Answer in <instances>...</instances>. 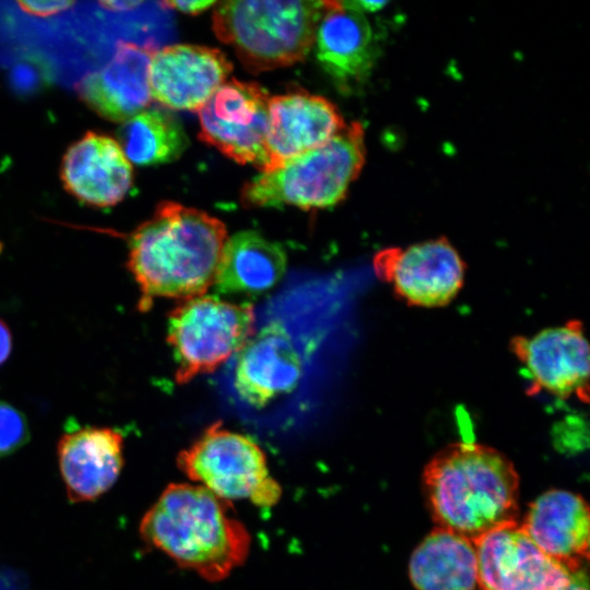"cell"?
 <instances>
[{
	"label": "cell",
	"instance_id": "26",
	"mask_svg": "<svg viewBox=\"0 0 590 590\" xmlns=\"http://www.w3.org/2000/svg\"><path fill=\"white\" fill-rule=\"evenodd\" d=\"M12 351V335L7 323L0 319V366L8 359Z\"/></svg>",
	"mask_w": 590,
	"mask_h": 590
},
{
	"label": "cell",
	"instance_id": "22",
	"mask_svg": "<svg viewBox=\"0 0 590 590\" xmlns=\"http://www.w3.org/2000/svg\"><path fill=\"white\" fill-rule=\"evenodd\" d=\"M117 137L126 157L138 166H155L177 160L188 137L173 115L150 108L122 122Z\"/></svg>",
	"mask_w": 590,
	"mask_h": 590
},
{
	"label": "cell",
	"instance_id": "16",
	"mask_svg": "<svg viewBox=\"0 0 590 590\" xmlns=\"http://www.w3.org/2000/svg\"><path fill=\"white\" fill-rule=\"evenodd\" d=\"M150 46L120 42L110 61L83 76L75 85L81 99L101 117L125 122L152 102Z\"/></svg>",
	"mask_w": 590,
	"mask_h": 590
},
{
	"label": "cell",
	"instance_id": "9",
	"mask_svg": "<svg viewBox=\"0 0 590 590\" xmlns=\"http://www.w3.org/2000/svg\"><path fill=\"white\" fill-rule=\"evenodd\" d=\"M373 268L398 297L420 307L449 304L461 290L465 273L464 261L445 237L385 248L374 256Z\"/></svg>",
	"mask_w": 590,
	"mask_h": 590
},
{
	"label": "cell",
	"instance_id": "18",
	"mask_svg": "<svg viewBox=\"0 0 590 590\" xmlns=\"http://www.w3.org/2000/svg\"><path fill=\"white\" fill-rule=\"evenodd\" d=\"M68 498L92 502L116 483L123 467L122 435L110 427L83 426L66 432L57 446Z\"/></svg>",
	"mask_w": 590,
	"mask_h": 590
},
{
	"label": "cell",
	"instance_id": "4",
	"mask_svg": "<svg viewBox=\"0 0 590 590\" xmlns=\"http://www.w3.org/2000/svg\"><path fill=\"white\" fill-rule=\"evenodd\" d=\"M365 132L353 121L324 144L244 185L246 208L328 209L340 203L365 164Z\"/></svg>",
	"mask_w": 590,
	"mask_h": 590
},
{
	"label": "cell",
	"instance_id": "10",
	"mask_svg": "<svg viewBox=\"0 0 590 590\" xmlns=\"http://www.w3.org/2000/svg\"><path fill=\"white\" fill-rule=\"evenodd\" d=\"M512 354L524 368L529 393L545 391L559 399L589 400V345L582 323L563 326L511 340Z\"/></svg>",
	"mask_w": 590,
	"mask_h": 590
},
{
	"label": "cell",
	"instance_id": "19",
	"mask_svg": "<svg viewBox=\"0 0 590 590\" xmlns=\"http://www.w3.org/2000/svg\"><path fill=\"white\" fill-rule=\"evenodd\" d=\"M534 544L570 573L589 557L590 516L581 496L565 489L541 494L521 526Z\"/></svg>",
	"mask_w": 590,
	"mask_h": 590
},
{
	"label": "cell",
	"instance_id": "24",
	"mask_svg": "<svg viewBox=\"0 0 590 590\" xmlns=\"http://www.w3.org/2000/svg\"><path fill=\"white\" fill-rule=\"evenodd\" d=\"M16 4L30 15L48 17L69 9L74 2L67 0L17 1Z\"/></svg>",
	"mask_w": 590,
	"mask_h": 590
},
{
	"label": "cell",
	"instance_id": "15",
	"mask_svg": "<svg viewBox=\"0 0 590 590\" xmlns=\"http://www.w3.org/2000/svg\"><path fill=\"white\" fill-rule=\"evenodd\" d=\"M314 46L320 67L344 92L362 85L376 61L377 48L369 21L342 1H326Z\"/></svg>",
	"mask_w": 590,
	"mask_h": 590
},
{
	"label": "cell",
	"instance_id": "6",
	"mask_svg": "<svg viewBox=\"0 0 590 590\" xmlns=\"http://www.w3.org/2000/svg\"><path fill=\"white\" fill-rule=\"evenodd\" d=\"M255 330L249 303H232L199 295L181 300L168 315L167 343L179 385L214 371L238 353Z\"/></svg>",
	"mask_w": 590,
	"mask_h": 590
},
{
	"label": "cell",
	"instance_id": "12",
	"mask_svg": "<svg viewBox=\"0 0 590 590\" xmlns=\"http://www.w3.org/2000/svg\"><path fill=\"white\" fill-rule=\"evenodd\" d=\"M346 123L329 99L306 91L269 97L264 172L309 152L338 134Z\"/></svg>",
	"mask_w": 590,
	"mask_h": 590
},
{
	"label": "cell",
	"instance_id": "13",
	"mask_svg": "<svg viewBox=\"0 0 590 590\" xmlns=\"http://www.w3.org/2000/svg\"><path fill=\"white\" fill-rule=\"evenodd\" d=\"M233 64L219 49L178 44L154 51L150 64L152 98L175 110L197 111L226 82Z\"/></svg>",
	"mask_w": 590,
	"mask_h": 590
},
{
	"label": "cell",
	"instance_id": "17",
	"mask_svg": "<svg viewBox=\"0 0 590 590\" xmlns=\"http://www.w3.org/2000/svg\"><path fill=\"white\" fill-rule=\"evenodd\" d=\"M302 376V362L285 327L271 322L245 342L238 352L234 386L256 408L290 393Z\"/></svg>",
	"mask_w": 590,
	"mask_h": 590
},
{
	"label": "cell",
	"instance_id": "21",
	"mask_svg": "<svg viewBox=\"0 0 590 590\" xmlns=\"http://www.w3.org/2000/svg\"><path fill=\"white\" fill-rule=\"evenodd\" d=\"M409 575L416 590H475L479 579L474 543L437 527L412 553Z\"/></svg>",
	"mask_w": 590,
	"mask_h": 590
},
{
	"label": "cell",
	"instance_id": "3",
	"mask_svg": "<svg viewBox=\"0 0 590 590\" xmlns=\"http://www.w3.org/2000/svg\"><path fill=\"white\" fill-rule=\"evenodd\" d=\"M424 484L438 527L472 542L516 522L519 477L494 448L468 441L447 446L425 467Z\"/></svg>",
	"mask_w": 590,
	"mask_h": 590
},
{
	"label": "cell",
	"instance_id": "11",
	"mask_svg": "<svg viewBox=\"0 0 590 590\" xmlns=\"http://www.w3.org/2000/svg\"><path fill=\"white\" fill-rule=\"evenodd\" d=\"M482 590H566L571 574L542 552L516 522L474 542Z\"/></svg>",
	"mask_w": 590,
	"mask_h": 590
},
{
	"label": "cell",
	"instance_id": "1",
	"mask_svg": "<svg viewBox=\"0 0 590 590\" xmlns=\"http://www.w3.org/2000/svg\"><path fill=\"white\" fill-rule=\"evenodd\" d=\"M227 229L206 212L162 201L128 237L127 268L140 293L139 308L156 298L181 300L213 285Z\"/></svg>",
	"mask_w": 590,
	"mask_h": 590
},
{
	"label": "cell",
	"instance_id": "25",
	"mask_svg": "<svg viewBox=\"0 0 590 590\" xmlns=\"http://www.w3.org/2000/svg\"><path fill=\"white\" fill-rule=\"evenodd\" d=\"M161 4H163L167 9H176L186 14L196 15L210 9L211 7H214L216 4V1H164Z\"/></svg>",
	"mask_w": 590,
	"mask_h": 590
},
{
	"label": "cell",
	"instance_id": "7",
	"mask_svg": "<svg viewBox=\"0 0 590 590\" xmlns=\"http://www.w3.org/2000/svg\"><path fill=\"white\" fill-rule=\"evenodd\" d=\"M185 475L216 497L272 507L282 488L270 475L266 453L250 437L213 423L177 458Z\"/></svg>",
	"mask_w": 590,
	"mask_h": 590
},
{
	"label": "cell",
	"instance_id": "8",
	"mask_svg": "<svg viewBox=\"0 0 590 590\" xmlns=\"http://www.w3.org/2000/svg\"><path fill=\"white\" fill-rule=\"evenodd\" d=\"M269 97L255 82H224L198 110L200 140L239 164L264 172Z\"/></svg>",
	"mask_w": 590,
	"mask_h": 590
},
{
	"label": "cell",
	"instance_id": "28",
	"mask_svg": "<svg viewBox=\"0 0 590 590\" xmlns=\"http://www.w3.org/2000/svg\"><path fill=\"white\" fill-rule=\"evenodd\" d=\"M346 7L356 10L361 13L374 12L382 9L387 4L386 1H342Z\"/></svg>",
	"mask_w": 590,
	"mask_h": 590
},
{
	"label": "cell",
	"instance_id": "20",
	"mask_svg": "<svg viewBox=\"0 0 590 590\" xmlns=\"http://www.w3.org/2000/svg\"><path fill=\"white\" fill-rule=\"evenodd\" d=\"M286 269L281 245L253 231L227 238L213 285L225 295L256 296L272 288Z\"/></svg>",
	"mask_w": 590,
	"mask_h": 590
},
{
	"label": "cell",
	"instance_id": "5",
	"mask_svg": "<svg viewBox=\"0 0 590 590\" xmlns=\"http://www.w3.org/2000/svg\"><path fill=\"white\" fill-rule=\"evenodd\" d=\"M324 5L326 1L216 2L213 31L248 71H269L307 56Z\"/></svg>",
	"mask_w": 590,
	"mask_h": 590
},
{
	"label": "cell",
	"instance_id": "27",
	"mask_svg": "<svg viewBox=\"0 0 590 590\" xmlns=\"http://www.w3.org/2000/svg\"><path fill=\"white\" fill-rule=\"evenodd\" d=\"M141 4H143L142 1H134V0H127V1H125V0H119V1L109 0V1H101L99 2V5L103 9H106V10H109V11H115V12H123V11L133 10V9H137Z\"/></svg>",
	"mask_w": 590,
	"mask_h": 590
},
{
	"label": "cell",
	"instance_id": "2",
	"mask_svg": "<svg viewBox=\"0 0 590 590\" xmlns=\"http://www.w3.org/2000/svg\"><path fill=\"white\" fill-rule=\"evenodd\" d=\"M229 507L197 484L173 483L144 514L140 535L180 567L220 581L245 563L250 550L249 532Z\"/></svg>",
	"mask_w": 590,
	"mask_h": 590
},
{
	"label": "cell",
	"instance_id": "29",
	"mask_svg": "<svg viewBox=\"0 0 590 590\" xmlns=\"http://www.w3.org/2000/svg\"><path fill=\"white\" fill-rule=\"evenodd\" d=\"M566 590H588V578L583 568L571 574Z\"/></svg>",
	"mask_w": 590,
	"mask_h": 590
},
{
	"label": "cell",
	"instance_id": "23",
	"mask_svg": "<svg viewBox=\"0 0 590 590\" xmlns=\"http://www.w3.org/2000/svg\"><path fill=\"white\" fill-rule=\"evenodd\" d=\"M30 439L26 416L14 405L0 401V457L14 453Z\"/></svg>",
	"mask_w": 590,
	"mask_h": 590
},
{
	"label": "cell",
	"instance_id": "14",
	"mask_svg": "<svg viewBox=\"0 0 590 590\" xmlns=\"http://www.w3.org/2000/svg\"><path fill=\"white\" fill-rule=\"evenodd\" d=\"M60 177L64 189L78 201L96 208L116 205L133 184L131 163L119 143L94 131L68 148Z\"/></svg>",
	"mask_w": 590,
	"mask_h": 590
}]
</instances>
